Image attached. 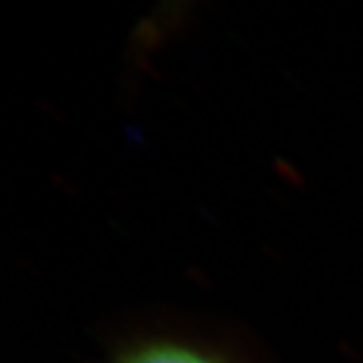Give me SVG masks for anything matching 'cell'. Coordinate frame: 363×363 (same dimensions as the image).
<instances>
[{"label":"cell","instance_id":"6da1fadb","mask_svg":"<svg viewBox=\"0 0 363 363\" xmlns=\"http://www.w3.org/2000/svg\"><path fill=\"white\" fill-rule=\"evenodd\" d=\"M116 363H222L206 351L174 343V341H154L128 350Z\"/></svg>","mask_w":363,"mask_h":363},{"label":"cell","instance_id":"7a4b0ae2","mask_svg":"<svg viewBox=\"0 0 363 363\" xmlns=\"http://www.w3.org/2000/svg\"><path fill=\"white\" fill-rule=\"evenodd\" d=\"M174 2H176V4H180V2H184V0H174Z\"/></svg>","mask_w":363,"mask_h":363}]
</instances>
